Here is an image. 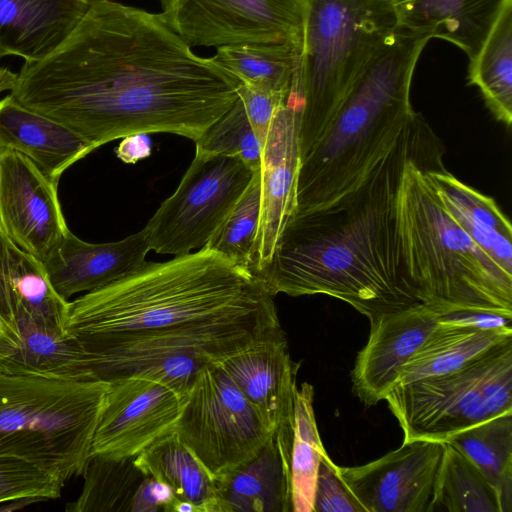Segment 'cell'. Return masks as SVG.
<instances>
[{
    "mask_svg": "<svg viewBox=\"0 0 512 512\" xmlns=\"http://www.w3.org/2000/svg\"><path fill=\"white\" fill-rule=\"evenodd\" d=\"M190 47L160 14L90 0L50 54L24 61L10 95L94 149L134 134L196 142L237 101L241 82Z\"/></svg>",
    "mask_w": 512,
    "mask_h": 512,
    "instance_id": "1",
    "label": "cell"
},
{
    "mask_svg": "<svg viewBox=\"0 0 512 512\" xmlns=\"http://www.w3.org/2000/svg\"><path fill=\"white\" fill-rule=\"evenodd\" d=\"M195 143V153L236 157L260 169L262 147L239 98Z\"/></svg>",
    "mask_w": 512,
    "mask_h": 512,
    "instance_id": "35",
    "label": "cell"
},
{
    "mask_svg": "<svg viewBox=\"0 0 512 512\" xmlns=\"http://www.w3.org/2000/svg\"><path fill=\"white\" fill-rule=\"evenodd\" d=\"M445 443L415 440L359 466H336L366 512H428Z\"/></svg>",
    "mask_w": 512,
    "mask_h": 512,
    "instance_id": "14",
    "label": "cell"
},
{
    "mask_svg": "<svg viewBox=\"0 0 512 512\" xmlns=\"http://www.w3.org/2000/svg\"><path fill=\"white\" fill-rule=\"evenodd\" d=\"M216 512H292L290 483L274 433L250 459L215 478Z\"/></svg>",
    "mask_w": 512,
    "mask_h": 512,
    "instance_id": "24",
    "label": "cell"
},
{
    "mask_svg": "<svg viewBox=\"0 0 512 512\" xmlns=\"http://www.w3.org/2000/svg\"><path fill=\"white\" fill-rule=\"evenodd\" d=\"M36 502H41V501L38 499H34V498H20V499H16V500H12V501L0 504V511H2V512L15 511V510L22 509V508H24L28 505H31L33 503H36Z\"/></svg>",
    "mask_w": 512,
    "mask_h": 512,
    "instance_id": "41",
    "label": "cell"
},
{
    "mask_svg": "<svg viewBox=\"0 0 512 512\" xmlns=\"http://www.w3.org/2000/svg\"><path fill=\"white\" fill-rule=\"evenodd\" d=\"M174 431L214 478L253 457L274 433L219 362L200 371Z\"/></svg>",
    "mask_w": 512,
    "mask_h": 512,
    "instance_id": "9",
    "label": "cell"
},
{
    "mask_svg": "<svg viewBox=\"0 0 512 512\" xmlns=\"http://www.w3.org/2000/svg\"><path fill=\"white\" fill-rule=\"evenodd\" d=\"M396 28L393 0H305L301 49L288 97L299 108L300 160L326 132Z\"/></svg>",
    "mask_w": 512,
    "mask_h": 512,
    "instance_id": "6",
    "label": "cell"
},
{
    "mask_svg": "<svg viewBox=\"0 0 512 512\" xmlns=\"http://www.w3.org/2000/svg\"><path fill=\"white\" fill-rule=\"evenodd\" d=\"M314 388L304 382L294 400V432L289 461L292 512H312L313 497L323 447L313 408Z\"/></svg>",
    "mask_w": 512,
    "mask_h": 512,
    "instance_id": "33",
    "label": "cell"
},
{
    "mask_svg": "<svg viewBox=\"0 0 512 512\" xmlns=\"http://www.w3.org/2000/svg\"><path fill=\"white\" fill-rule=\"evenodd\" d=\"M305 0H169L163 21L189 46L291 43L301 49Z\"/></svg>",
    "mask_w": 512,
    "mask_h": 512,
    "instance_id": "11",
    "label": "cell"
},
{
    "mask_svg": "<svg viewBox=\"0 0 512 512\" xmlns=\"http://www.w3.org/2000/svg\"><path fill=\"white\" fill-rule=\"evenodd\" d=\"M510 338L512 328L479 329L439 318L403 366L398 384L457 371Z\"/></svg>",
    "mask_w": 512,
    "mask_h": 512,
    "instance_id": "26",
    "label": "cell"
},
{
    "mask_svg": "<svg viewBox=\"0 0 512 512\" xmlns=\"http://www.w3.org/2000/svg\"><path fill=\"white\" fill-rule=\"evenodd\" d=\"M0 371L67 380L93 379L80 346L69 335L24 317H0Z\"/></svg>",
    "mask_w": 512,
    "mask_h": 512,
    "instance_id": "19",
    "label": "cell"
},
{
    "mask_svg": "<svg viewBox=\"0 0 512 512\" xmlns=\"http://www.w3.org/2000/svg\"><path fill=\"white\" fill-rule=\"evenodd\" d=\"M57 183L23 154L1 149L0 230L42 262L69 230Z\"/></svg>",
    "mask_w": 512,
    "mask_h": 512,
    "instance_id": "13",
    "label": "cell"
},
{
    "mask_svg": "<svg viewBox=\"0 0 512 512\" xmlns=\"http://www.w3.org/2000/svg\"><path fill=\"white\" fill-rule=\"evenodd\" d=\"M299 110L286 102L276 111L262 147L261 210L250 270L271 259L286 224L297 209L300 167Z\"/></svg>",
    "mask_w": 512,
    "mask_h": 512,
    "instance_id": "15",
    "label": "cell"
},
{
    "mask_svg": "<svg viewBox=\"0 0 512 512\" xmlns=\"http://www.w3.org/2000/svg\"><path fill=\"white\" fill-rule=\"evenodd\" d=\"M108 382L90 455L135 458L175 429L186 395L146 377L129 376Z\"/></svg>",
    "mask_w": 512,
    "mask_h": 512,
    "instance_id": "12",
    "label": "cell"
},
{
    "mask_svg": "<svg viewBox=\"0 0 512 512\" xmlns=\"http://www.w3.org/2000/svg\"><path fill=\"white\" fill-rule=\"evenodd\" d=\"M468 84L476 86L493 116L512 122V0H504L475 55Z\"/></svg>",
    "mask_w": 512,
    "mask_h": 512,
    "instance_id": "28",
    "label": "cell"
},
{
    "mask_svg": "<svg viewBox=\"0 0 512 512\" xmlns=\"http://www.w3.org/2000/svg\"><path fill=\"white\" fill-rule=\"evenodd\" d=\"M325 451L320 459L312 512H366L338 474Z\"/></svg>",
    "mask_w": 512,
    "mask_h": 512,
    "instance_id": "37",
    "label": "cell"
},
{
    "mask_svg": "<svg viewBox=\"0 0 512 512\" xmlns=\"http://www.w3.org/2000/svg\"><path fill=\"white\" fill-rule=\"evenodd\" d=\"M108 386L0 371V457L27 461L63 484L82 475Z\"/></svg>",
    "mask_w": 512,
    "mask_h": 512,
    "instance_id": "7",
    "label": "cell"
},
{
    "mask_svg": "<svg viewBox=\"0 0 512 512\" xmlns=\"http://www.w3.org/2000/svg\"><path fill=\"white\" fill-rule=\"evenodd\" d=\"M468 457L497 490L502 512L512 511V411L493 416L446 442Z\"/></svg>",
    "mask_w": 512,
    "mask_h": 512,
    "instance_id": "29",
    "label": "cell"
},
{
    "mask_svg": "<svg viewBox=\"0 0 512 512\" xmlns=\"http://www.w3.org/2000/svg\"><path fill=\"white\" fill-rule=\"evenodd\" d=\"M384 400L403 431V442L446 443L512 411V338L457 371L397 384Z\"/></svg>",
    "mask_w": 512,
    "mask_h": 512,
    "instance_id": "8",
    "label": "cell"
},
{
    "mask_svg": "<svg viewBox=\"0 0 512 512\" xmlns=\"http://www.w3.org/2000/svg\"><path fill=\"white\" fill-rule=\"evenodd\" d=\"M255 171L236 157L195 153L175 192L144 227L150 250L178 256L206 247Z\"/></svg>",
    "mask_w": 512,
    "mask_h": 512,
    "instance_id": "10",
    "label": "cell"
},
{
    "mask_svg": "<svg viewBox=\"0 0 512 512\" xmlns=\"http://www.w3.org/2000/svg\"><path fill=\"white\" fill-rule=\"evenodd\" d=\"M504 0H393L397 28L442 39L472 58Z\"/></svg>",
    "mask_w": 512,
    "mask_h": 512,
    "instance_id": "23",
    "label": "cell"
},
{
    "mask_svg": "<svg viewBox=\"0 0 512 512\" xmlns=\"http://www.w3.org/2000/svg\"><path fill=\"white\" fill-rule=\"evenodd\" d=\"M90 0H0V53L35 62L50 54L86 13Z\"/></svg>",
    "mask_w": 512,
    "mask_h": 512,
    "instance_id": "21",
    "label": "cell"
},
{
    "mask_svg": "<svg viewBox=\"0 0 512 512\" xmlns=\"http://www.w3.org/2000/svg\"><path fill=\"white\" fill-rule=\"evenodd\" d=\"M238 95L250 125L263 147L276 111L288 98L243 84Z\"/></svg>",
    "mask_w": 512,
    "mask_h": 512,
    "instance_id": "38",
    "label": "cell"
},
{
    "mask_svg": "<svg viewBox=\"0 0 512 512\" xmlns=\"http://www.w3.org/2000/svg\"><path fill=\"white\" fill-rule=\"evenodd\" d=\"M431 39L396 28L374 54L326 132L300 160L297 209L324 208L357 188L415 112L413 74Z\"/></svg>",
    "mask_w": 512,
    "mask_h": 512,
    "instance_id": "4",
    "label": "cell"
},
{
    "mask_svg": "<svg viewBox=\"0 0 512 512\" xmlns=\"http://www.w3.org/2000/svg\"><path fill=\"white\" fill-rule=\"evenodd\" d=\"M82 476V490L66 505L68 512H130L147 475L136 466L134 458L90 455Z\"/></svg>",
    "mask_w": 512,
    "mask_h": 512,
    "instance_id": "32",
    "label": "cell"
},
{
    "mask_svg": "<svg viewBox=\"0 0 512 512\" xmlns=\"http://www.w3.org/2000/svg\"><path fill=\"white\" fill-rule=\"evenodd\" d=\"M149 251L144 228L120 241L97 244L68 230L43 263L56 291L68 300L139 269L147 262Z\"/></svg>",
    "mask_w": 512,
    "mask_h": 512,
    "instance_id": "17",
    "label": "cell"
},
{
    "mask_svg": "<svg viewBox=\"0 0 512 512\" xmlns=\"http://www.w3.org/2000/svg\"><path fill=\"white\" fill-rule=\"evenodd\" d=\"M442 144L415 112L388 153L353 191L295 213L270 261L255 275L274 297L324 294L371 322L422 304L409 287L396 235V200L406 162Z\"/></svg>",
    "mask_w": 512,
    "mask_h": 512,
    "instance_id": "2",
    "label": "cell"
},
{
    "mask_svg": "<svg viewBox=\"0 0 512 512\" xmlns=\"http://www.w3.org/2000/svg\"><path fill=\"white\" fill-rule=\"evenodd\" d=\"M428 175L451 218L505 273L512 276V227L495 200L446 169Z\"/></svg>",
    "mask_w": 512,
    "mask_h": 512,
    "instance_id": "25",
    "label": "cell"
},
{
    "mask_svg": "<svg viewBox=\"0 0 512 512\" xmlns=\"http://www.w3.org/2000/svg\"><path fill=\"white\" fill-rule=\"evenodd\" d=\"M116 155L125 163H135L151 153V141L148 134H134L122 138L116 149Z\"/></svg>",
    "mask_w": 512,
    "mask_h": 512,
    "instance_id": "39",
    "label": "cell"
},
{
    "mask_svg": "<svg viewBox=\"0 0 512 512\" xmlns=\"http://www.w3.org/2000/svg\"><path fill=\"white\" fill-rule=\"evenodd\" d=\"M248 268L204 247L139 269L70 301L66 332L81 349L273 306Z\"/></svg>",
    "mask_w": 512,
    "mask_h": 512,
    "instance_id": "3",
    "label": "cell"
},
{
    "mask_svg": "<svg viewBox=\"0 0 512 512\" xmlns=\"http://www.w3.org/2000/svg\"><path fill=\"white\" fill-rule=\"evenodd\" d=\"M147 476L171 489L194 512H216L215 478L180 440L176 432L160 437L134 458Z\"/></svg>",
    "mask_w": 512,
    "mask_h": 512,
    "instance_id": "27",
    "label": "cell"
},
{
    "mask_svg": "<svg viewBox=\"0 0 512 512\" xmlns=\"http://www.w3.org/2000/svg\"><path fill=\"white\" fill-rule=\"evenodd\" d=\"M428 512H502L497 490L463 453L445 443Z\"/></svg>",
    "mask_w": 512,
    "mask_h": 512,
    "instance_id": "31",
    "label": "cell"
},
{
    "mask_svg": "<svg viewBox=\"0 0 512 512\" xmlns=\"http://www.w3.org/2000/svg\"><path fill=\"white\" fill-rule=\"evenodd\" d=\"M440 314L423 304L389 313L370 323L366 345L352 371L353 390L373 406L399 381L403 366L438 324Z\"/></svg>",
    "mask_w": 512,
    "mask_h": 512,
    "instance_id": "16",
    "label": "cell"
},
{
    "mask_svg": "<svg viewBox=\"0 0 512 512\" xmlns=\"http://www.w3.org/2000/svg\"><path fill=\"white\" fill-rule=\"evenodd\" d=\"M70 301L52 285L44 263L0 230V317L24 316L67 335Z\"/></svg>",
    "mask_w": 512,
    "mask_h": 512,
    "instance_id": "20",
    "label": "cell"
},
{
    "mask_svg": "<svg viewBox=\"0 0 512 512\" xmlns=\"http://www.w3.org/2000/svg\"><path fill=\"white\" fill-rule=\"evenodd\" d=\"M261 210L260 169L206 247L250 270Z\"/></svg>",
    "mask_w": 512,
    "mask_h": 512,
    "instance_id": "34",
    "label": "cell"
},
{
    "mask_svg": "<svg viewBox=\"0 0 512 512\" xmlns=\"http://www.w3.org/2000/svg\"><path fill=\"white\" fill-rule=\"evenodd\" d=\"M0 147L23 154L56 182L95 150L66 126L23 107L10 94L0 100Z\"/></svg>",
    "mask_w": 512,
    "mask_h": 512,
    "instance_id": "22",
    "label": "cell"
},
{
    "mask_svg": "<svg viewBox=\"0 0 512 512\" xmlns=\"http://www.w3.org/2000/svg\"><path fill=\"white\" fill-rule=\"evenodd\" d=\"M442 144L410 158L396 200L400 264L416 298L440 315L488 312L512 318V276L451 218L428 171L443 170Z\"/></svg>",
    "mask_w": 512,
    "mask_h": 512,
    "instance_id": "5",
    "label": "cell"
},
{
    "mask_svg": "<svg viewBox=\"0 0 512 512\" xmlns=\"http://www.w3.org/2000/svg\"><path fill=\"white\" fill-rule=\"evenodd\" d=\"M163 9L168 5L169 0H160Z\"/></svg>",
    "mask_w": 512,
    "mask_h": 512,
    "instance_id": "42",
    "label": "cell"
},
{
    "mask_svg": "<svg viewBox=\"0 0 512 512\" xmlns=\"http://www.w3.org/2000/svg\"><path fill=\"white\" fill-rule=\"evenodd\" d=\"M273 431L294 421L299 363L282 329L219 362Z\"/></svg>",
    "mask_w": 512,
    "mask_h": 512,
    "instance_id": "18",
    "label": "cell"
},
{
    "mask_svg": "<svg viewBox=\"0 0 512 512\" xmlns=\"http://www.w3.org/2000/svg\"><path fill=\"white\" fill-rule=\"evenodd\" d=\"M63 486L54 476L27 461L0 457V504L20 498L41 502L57 499Z\"/></svg>",
    "mask_w": 512,
    "mask_h": 512,
    "instance_id": "36",
    "label": "cell"
},
{
    "mask_svg": "<svg viewBox=\"0 0 512 512\" xmlns=\"http://www.w3.org/2000/svg\"><path fill=\"white\" fill-rule=\"evenodd\" d=\"M299 52L291 43H241L217 47L213 57L241 84L288 98Z\"/></svg>",
    "mask_w": 512,
    "mask_h": 512,
    "instance_id": "30",
    "label": "cell"
},
{
    "mask_svg": "<svg viewBox=\"0 0 512 512\" xmlns=\"http://www.w3.org/2000/svg\"><path fill=\"white\" fill-rule=\"evenodd\" d=\"M16 78L17 73L12 72L7 67H0V93L8 90L11 91V89L14 87Z\"/></svg>",
    "mask_w": 512,
    "mask_h": 512,
    "instance_id": "40",
    "label": "cell"
},
{
    "mask_svg": "<svg viewBox=\"0 0 512 512\" xmlns=\"http://www.w3.org/2000/svg\"><path fill=\"white\" fill-rule=\"evenodd\" d=\"M4 57H6V56L0 53V60H1L2 58H4Z\"/></svg>",
    "mask_w": 512,
    "mask_h": 512,
    "instance_id": "43",
    "label": "cell"
}]
</instances>
